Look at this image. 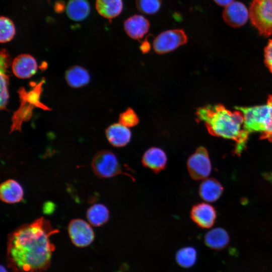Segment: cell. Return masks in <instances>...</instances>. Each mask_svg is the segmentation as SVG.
<instances>
[{
    "label": "cell",
    "mask_w": 272,
    "mask_h": 272,
    "mask_svg": "<svg viewBox=\"0 0 272 272\" xmlns=\"http://www.w3.org/2000/svg\"><path fill=\"white\" fill-rule=\"evenodd\" d=\"M191 220L198 227L208 229L212 227L216 221L215 209L207 202H200L192 206L190 212Z\"/></svg>",
    "instance_id": "cell-10"
},
{
    "label": "cell",
    "mask_w": 272,
    "mask_h": 272,
    "mask_svg": "<svg viewBox=\"0 0 272 272\" xmlns=\"http://www.w3.org/2000/svg\"><path fill=\"white\" fill-rule=\"evenodd\" d=\"M67 230L72 243L77 247H87L94 240L93 229L90 224L84 220H72L69 224Z\"/></svg>",
    "instance_id": "cell-9"
},
{
    "label": "cell",
    "mask_w": 272,
    "mask_h": 272,
    "mask_svg": "<svg viewBox=\"0 0 272 272\" xmlns=\"http://www.w3.org/2000/svg\"><path fill=\"white\" fill-rule=\"evenodd\" d=\"M119 122L127 127L137 125L139 119L134 111L130 108H127L125 111L120 114Z\"/></svg>",
    "instance_id": "cell-26"
},
{
    "label": "cell",
    "mask_w": 272,
    "mask_h": 272,
    "mask_svg": "<svg viewBox=\"0 0 272 272\" xmlns=\"http://www.w3.org/2000/svg\"><path fill=\"white\" fill-rule=\"evenodd\" d=\"M197 252L194 248L187 246L179 249L176 254V260L180 266L189 268L196 262Z\"/></svg>",
    "instance_id": "cell-23"
},
{
    "label": "cell",
    "mask_w": 272,
    "mask_h": 272,
    "mask_svg": "<svg viewBox=\"0 0 272 272\" xmlns=\"http://www.w3.org/2000/svg\"><path fill=\"white\" fill-rule=\"evenodd\" d=\"M149 43L146 42H144L141 46V49L144 52H147L150 49Z\"/></svg>",
    "instance_id": "cell-32"
},
{
    "label": "cell",
    "mask_w": 272,
    "mask_h": 272,
    "mask_svg": "<svg viewBox=\"0 0 272 272\" xmlns=\"http://www.w3.org/2000/svg\"><path fill=\"white\" fill-rule=\"evenodd\" d=\"M188 41L185 32L182 29L167 30L161 32L154 39V51L162 54L171 52Z\"/></svg>",
    "instance_id": "cell-7"
},
{
    "label": "cell",
    "mask_w": 272,
    "mask_h": 272,
    "mask_svg": "<svg viewBox=\"0 0 272 272\" xmlns=\"http://www.w3.org/2000/svg\"><path fill=\"white\" fill-rule=\"evenodd\" d=\"M65 79L70 86L79 88L89 83L90 76L88 72L83 67L74 65L66 71Z\"/></svg>",
    "instance_id": "cell-18"
},
{
    "label": "cell",
    "mask_w": 272,
    "mask_h": 272,
    "mask_svg": "<svg viewBox=\"0 0 272 272\" xmlns=\"http://www.w3.org/2000/svg\"><path fill=\"white\" fill-rule=\"evenodd\" d=\"M217 5L220 6L226 7L233 2L234 0H213Z\"/></svg>",
    "instance_id": "cell-31"
},
{
    "label": "cell",
    "mask_w": 272,
    "mask_h": 272,
    "mask_svg": "<svg viewBox=\"0 0 272 272\" xmlns=\"http://www.w3.org/2000/svg\"><path fill=\"white\" fill-rule=\"evenodd\" d=\"M167 162V156L165 152L156 147H152L147 149L142 158V165L155 173L164 170Z\"/></svg>",
    "instance_id": "cell-12"
},
{
    "label": "cell",
    "mask_w": 272,
    "mask_h": 272,
    "mask_svg": "<svg viewBox=\"0 0 272 272\" xmlns=\"http://www.w3.org/2000/svg\"><path fill=\"white\" fill-rule=\"evenodd\" d=\"M9 61V54L5 49H3L1 51V72L5 73L8 67Z\"/></svg>",
    "instance_id": "cell-29"
},
{
    "label": "cell",
    "mask_w": 272,
    "mask_h": 272,
    "mask_svg": "<svg viewBox=\"0 0 272 272\" xmlns=\"http://www.w3.org/2000/svg\"><path fill=\"white\" fill-rule=\"evenodd\" d=\"M195 115L211 135L234 141L236 153H240L245 148L249 134L243 128L244 117L240 110L232 111L221 104L208 105L198 108Z\"/></svg>",
    "instance_id": "cell-2"
},
{
    "label": "cell",
    "mask_w": 272,
    "mask_h": 272,
    "mask_svg": "<svg viewBox=\"0 0 272 272\" xmlns=\"http://www.w3.org/2000/svg\"><path fill=\"white\" fill-rule=\"evenodd\" d=\"M91 167L94 173L100 178H107L124 174L134 180L131 175L123 171L117 157L109 150H103L97 152L93 158Z\"/></svg>",
    "instance_id": "cell-5"
},
{
    "label": "cell",
    "mask_w": 272,
    "mask_h": 272,
    "mask_svg": "<svg viewBox=\"0 0 272 272\" xmlns=\"http://www.w3.org/2000/svg\"><path fill=\"white\" fill-rule=\"evenodd\" d=\"M90 11V7L87 0H70L66 7L68 17L77 21L86 19Z\"/></svg>",
    "instance_id": "cell-22"
},
{
    "label": "cell",
    "mask_w": 272,
    "mask_h": 272,
    "mask_svg": "<svg viewBox=\"0 0 272 272\" xmlns=\"http://www.w3.org/2000/svg\"><path fill=\"white\" fill-rule=\"evenodd\" d=\"M95 6L98 13L108 19L119 16L123 7L122 0H96Z\"/></svg>",
    "instance_id": "cell-20"
},
{
    "label": "cell",
    "mask_w": 272,
    "mask_h": 272,
    "mask_svg": "<svg viewBox=\"0 0 272 272\" xmlns=\"http://www.w3.org/2000/svg\"><path fill=\"white\" fill-rule=\"evenodd\" d=\"M162 0H135L137 9L142 13L153 15L161 8Z\"/></svg>",
    "instance_id": "cell-25"
},
{
    "label": "cell",
    "mask_w": 272,
    "mask_h": 272,
    "mask_svg": "<svg viewBox=\"0 0 272 272\" xmlns=\"http://www.w3.org/2000/svg\"><path fill=\"white\" fill-rule=\"evenodd\" d=\"M0 272H8V271L3 265H1L0 266Z\"/></svg>",
    "instance_id": "cell-33"
},
{
    "label": "cell",
    "mask_w": 272,
    "mask_h": 272,
    "mask_svg": "<svg viewBox=\"0 0 272 272\" xmlns=\"http://www.w3.org/2000/svg\"><path fill=\"white\" fill-rule=\"evenodd\" d=\"M8 76L5 73L1 72V109H5L7 105L8 93Z\"/></svg>",
    "instance_id": "cell-27"
},
{
    "label": "cell",
    "mask_w": 272,
    "mask_h": 272,
    "mask_svg": "<svg viewBox=\"0 0 272 272\" xmlns=\"http://www.w3.org/2000/svg\"><path fill=\"white\" fill-rule=\"evenodd\" d=\"M252 24L264 36L272 35V0H253L249 9Z\"/></svg>",
    "instance_id": "cell-6"
},
{
    "label": "cell",
    "mask_w": 272,
    "mask_h": 272,
    "mask_svg": "<svg viewBox=\"0 0 272 272\" xmlns=\"http://www.w3.org/2000/svg\"><path fill=\"white\" fill-rule=\"evenodd\" d=\"M223 190L222 185L218 180L213 178H207L201 182L198 193L203 200L211 202L219 198Z\"/></svg>",
    "instance_id": "cell-17"
},
{
    "label": "cell",
    "mask_w": 272,
    "mask_h": 272,
    "mask_svg": "<svg viewBox=\"0 0 272 272\" xmlns=\"http://www.w3.org/2000/svg\"><path fill=\"white\" fill-rule=\"evenodd\" d=\"M229 236L222 228H215L209 231L205 236L206 245L214 250H221L229 243Z\"/></svg>",
    "instance_id": "cell-19"
},
{
    "label": "cell",
    "mask_w": 272,
    "mask_h": 272,
    "mask_svg": "<svg viewBox=\"0 0 272 272\" xmlns=\"http://www.w3.org/2000/svg\"><path fill=\"white\" fill-rule=\"evenodd\" d=\"M24 191L22 186L16 180L9 179L3 182L0 186V198L7 203H16L23 198Z\"/></svg>",
    "instance_id": "cell-16"
},
{
    "label": "cell",
    "mask_w": 272,
    "mask_h": 272,
    "mask_svg": "<svg viewBox=\"0 0 272 272\" xmlns=\"http://www.w3.org/2000/svg\"><path fill=\"white\" fill-rule=\"evenodd\" d=\"M222 16L227 24L232 27H239L247 22L249 12L243 3L234 1L225 7Z\"/></svg>",
    "instance_id": "cell-11"
},
{
    "label": "cell",
    "mask_w": 272,
    "mask_h": 272,
    "mask_svg": "<svg viewBox=\"0 0 272 272\" xmlns=\"http://www.w3.org/2000/svg\"><path fill=\"white\" fill-rule=\"evenodd\" d=\"M186 166L190 176L195 180H203L212 171L211 162L207 149L198 148L188 158Z\"/></svg>",
    "instance_id": "cell-8"
},
{
    "label": "cell",
    "mask_w": 272,
    "mask_h": 272,
    "mask_svg": "<svg viewBox=\"0 0 272 272\" xmlns=\"http://www.w3.org/2000/svg\"><path fill=\"white\" fill-rule=\"evenodd\" d=\"M105 134L109 143L117 148L126 146L131 138V133L128 127L120 122L108 126L105 130Z\"/></svg>",
    "instance_id": "cell-15"
},
{
    "label": "cell",
    "mask_w": 272,
    "mask_h": 272,
    "mask_svg": "<svg viewBox=\"0 0 272 272\" xmlns=\"http://www.w3.org/2000/svg\"><path fill=\"white\" fill-rule=\"evenodd\" d=\"M38 64L35 58L28 54H21L16 57L12 62L13 74L17 78L27 79L37 72Z\"/></svg>",
    "instance_id": "cell-13"
},
{
    "label": "cell",
    "mask_w": 272,
    "mask_h": 272,
    "mask_svg": "<svg viewBox=\"0 0 272 272\" xmlns=\"http://www.w3.org/2000/svg\"><path fill=\"white\" fill-rule=\"evenodd\" d=\"M86 217L90 225L95 227H99L108 221L109 211L104 205L95 203L88 209Z\"/></svg>",
    "instance_id": "cell-21"
},
{
    "label": "cell",
    "mask_w": 272,
    "mask_h": 272,
    "mask_svg": "<svg viewBox=\"0 0 272 272\" xmlns=\"http://www.w3.org/2000/svg\"><path fill=\"white\" fill-rule=\"evenodd\" d=\"M42 83L28 93L24 89H20V97L21 99V104L20 108L15 112L13 117V124L11 131L14 130H20V126L23 121L28 120L31 116L32 110L34 107H38L43 109H48L40 101V94Z\"/></svg>",
    "instance_id": "cell-4"
},
{
    "label": "cell",
    "mask_w": 272,
    "mask_h": 272,
    "mask_svg": "<svg viewBox=\"0 0 272 272\" xmlns=\"http://www.w3.org/2000/svg\"><path fill=\"white\" fill-rule=\"evenodd\" d=\"M243 115V128L249 134L258 132L261 139L272 142V95L265 104L251 107H235Z\"/></svg>",
    "instance_id": "cell-3"
},
{
    "label": "cell",
    "mask_w": 272,
    "mask_h": 272,
    "mask_svg": "<svg viewBox=\"0 0 272 272\" xmlns=\"http://www.w3.org/2000/svg\"><path fill=\"white\" fill-rule=\"evenodd\" d=\"M43 217L23 224L10 233L7 258L14 272H41L50 265L54 245L50 237L58 232Z\"/></svg>",
    "instance_id": "cell-1"
},
{
    "label": "cell",
    "mask_w": 272,
    "mask_h": 272,
    "mask_svg": "<svg viewBox=\"0 0 272 272\" xmlns=\"http://www.w3.org/2000/svg\"><path fill=\"white\" fill-rule=\"evenodd\" d=\"M64 9V4L61 1H57L54 5V10L57 13H60Z\"/></svg>",
    "instance_id": "cell-30"
},
{
    "label": "cell",
    "mask_w": 272,
    "mask_h": 272,
    "mask_svg": "<svg viewBox=\"0 0 272 272\" xmlns=\"http://www.w3.org/2000/svg\"><path fill=\"white\" fill-rule=\"evenodd\" d=\"M123 27L129 37L135 40H140L149 32L150 23L144 16L134 15L124 21Z\"/></svg>",
    "instance_id": "cell-14"
},
{
    "label": "cell",
    "mask_w": 272,
    "mask_h": 272,
    "mask_svg": "<svg viewBox=\"0 0 272 272\" xmlns=\"http://www.w3.org/2000/svg\"><path fill=\"white\" fill-rule=\"evenodd\" d=\"M264 61L272 73V39H270L264 49Z\"/></svg>",
    "instance_id": "cell-28"
},
{
    "label": "cell",
    "mask_w": 272,
    "mask_h": 272,
    "mask_svg": "<svg viewBox=\"0 0 272 272\" xmlns=\"http://www.w3.org/2000/svg\"><path fill=\"white\" fill-rule=\"evenodd\" d=\"M16 29L13 21L9 18L1 16L0 19V41L6 43L14 37Z\"/></svg>",
    "instance_id": "cell-24"
}]
</instances>
